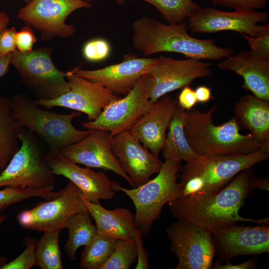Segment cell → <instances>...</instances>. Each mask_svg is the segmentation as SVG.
I'll return each instance as SVG.
<instances>
[{"label": "cell", "mask_w": 269, "mask_h": 269, "mask_svg": "<svg viewBox=\"0 0 269 269\" xmlns=\"http://www.w3.org/2000/svg\"><path fill=\"white\" fill-rule=\"evenodd\" d=\"M16 49L23 53L31 51L37 38L32 28L27 25L17 31L16 36Z\"/></svg>", "instance_id": "cell-36"}, {"label": "cell", "mask_w": 269, "mask_h": 269, "mask_svg": "<svg viewBox=\"0 0 269 269\" xmlns=\"http://www.w3.org/2000/svg\"><path fill=\"white\" fill-rule=\"evenodd\" d=\"M136 258L134 239L118 240L110 257L101 269H129Z\"/></svg>", "instance_id": "cell-32"}, {"label": "cell", "mask_w": 269, "mask_h": 269, "mask_svg": "<svg viewBox=\"0 0 269 269\" xmlns=\"http://www.w3.org/2000/svg\"><path fill=\"white\" fill-rule=\"evenodd\" d=\"M157 58H143L133 53L126 54L118 63L95 70L79 66L70 71L73 74L100 84L113 93L126 95L143 75L148 74Z\"/></svg>", "instance_id": "cell-16"}, {"label": "cell", "mask_w": 269, "mask_h": 269, "mask_svg": "<svg viewBox=\"0 0 269 269\" xmlns=\"http://www.w3.org/2000/svg\"><path fill=\"white\" fill-rule=\"evenodd\" d=\"M133 47L143 56L163 52L182 54L189 58L219 60L231 55L232 48L218 46L213 39H200L187 32L188 22L165 24L148 16L132 25Z\"/></svg>", "instance_id": "cell-2"}, {"label": "cell", "mask_w": 269, "mask_h": 269, "mask_svg": "<svg viewBox=\"0 0 269 269\" xmlns=\"http://www.w3.org/2000/svg\"><path fill=\"white\" fill-rule=\"evenodd\" d=\"M60 231L44 232L35 248V266L41 269H63L59 240Z\"/></svg>", "instance_id": "cell-29"}, {"label": "cell", "mask_w": 269, "mask_h": 269, "mask_svg": "<svg viewBox=\"0 0 269 269\" xmlns=\"http://www.w3.org/2000/svg\"><path fill=\"white\" fill-rule=\"evenodd\" d=\"M142 237L140 231L135 227L134 232V238L136 247L137 264L135 268L136 269H149L148 254L144 248Z\"/></svg>", "instance_id": "cell-39"}, {"label": "cell", "mask_w": 269, "mask_h": 269, "mask_svg": "<svg viewBox=\"0 0 269 269\" xmlns=\"http://www.w3.org/2000/svg\"><path fill=\"white\" fill-rule=\"evenodd\" d=\"M216 252L224 260L242 255L269 253V227L237 226L221 228L211 232Z\"/></svg>", "instance_id": "cell-20"}, {"label": "cell", "mask_w": 269, "mask_h": 269, "mask_svg": "<svg viewBox=\"0 0 269 269\" xmlns=\"http://www.w3.org/2000/svg\"><path fill=\"white\" fill-rule=\"evenodd\" d=\"M113 152L130 178L133 188L144 184L153 174L158 173L163 163L130 130L113 136Z\"/></svg>", "instance_id": "cell-19"}, {"label": "cell", "mask_w": 269, "mask_h": 269, "mask_svg": "<svg viewBox=\"0 0 269 269\" xmlns=\"http://www.w3.org/2000/svg\"><path fill=\"white\" fill-rule=\"evenodd\" d=\"M52 49L42 47L28 53L16 50L11 65L16 69L22 84L37 100H51L69 91L66 72L55 66Z\"/></svg>", "instance_id": "cell-8"}, {"label": "cell", "mask_w": 269, "mask_h": 269, "mask_svg": "<svg viewBox=\"0 0 269 269\" xmlns=\"http://www.w3.org/2000/svg\"><path fill=\"white\" fill-rule=\"evenodd\" d=\"M65 228L68 230L69 236L64 245V251L71 260L75 261L78 249L88 245L97 234L96 227L86 211L72 215L67 221Z\"/></svg>", "instance_id": "cell-27"}, {"label": "cell", "mask_w": 269, "mask_h": 269, "mask_svg": "<svg viewBox=\"0 0 269 269\" xmlns=\"http://www.w3.org/2000/svg\"><path fill=\"white\" fill-rule=\"evenodd\" d=\"M245 169L224 187L217 190L182 196L168 203L172 215L202 226L211 233L236 225L238 222L269 224V218L253 219L241 216L239 211L245 199L255 188L259 180Z\"/></svg>", "instance_id": "cell-1"}, {"label": "cell", "mask_w": 269, "mask_h": 269, "mask_svg": "<svg viewBox=\"0 0 269 269\" xmlns=\"http://www.w3.org/2000/svg\"><path fill=\"white\" fill-rule=\"evenodd\" d=\"M20 146L0 173V187L54 188L56 178L36 135L22 128Z\"/></svg>", "instance_id": "cell-7"}, {"label": "cell", "mask_w": 269, "mask_h": 269, "mask_svg": "<svg viewBox=\"0 0 269 269\" xmlns=\"http://www.w3.org/2000/svg\"><path fill=\"white\" fill-rule=\"evenodd\" d=\"M182 89L178 96V106L185 111L191 110L198 103L195 90L189 86Z\"/></svg>", "instance_id": "cell-40"}, {"label": "cell", "mask_w": 269, "mask_h": 269, "mask_svg": "<svg viewBox=\"0 0 269 269\" xmlns=\"http://www.w3.org/2000/svg\"><path fill=\"white\" fill-rule=\"evenodd\" d=\"M37 240L25 237L23 243L26 248L15 259L4 265L1 269H30L35 266V248Z\"/></svg>", "instance_id": "cell-33"}, {"label": "cell", "mask_w": 269, "mask_h": 269, "mask_svg": "<svg viewBox=\"0 0 269 269\" xmlns=\"http://www.w3.org/2000/svg\"><path fill=\"white\" fill-rule=\"evenodd\" d=\"M197 101L200 103H206L212 98L211 90L210 88L202 85L198 86L195 90Z\"/></svg>", "instance_id": "cell-42"}, {"label": "cell", "mask_w": 269, "mask_h": 269, "mask_svg": "<svg viewBox=\"0 0 269 269\" xmlns=\"http://www.w3.org/2000/svg\"><path fill=\"white\" fill-rule=\"evenodd\" d=\"M186 112L177 106L170 122L161 149L165 160L188 162L199 156L191 147L185 134Z\"/></svg>", "instance_id": "cell-25"}, {"label": "cell", "mask_w": 269, "mask_h": 269, "mask_svg": "<svg viewBox=\"0 0 269 269\" xmlns=\"http://www.w3.org/2000/svg\"><path fill=\"white\" fill-rule=\"evenodd\" d=\"M255 267V261L254 260H248L242 264L239 265H233L230 262H228L224 265L219 264L217 260L214 267L215 269H253Z\"/></svg>", "instance_id": "cell-41"}, {"label": "cell", "mask_w": 269, "mask_h": 269, "mask_svg": "<svg viewBox=\"0 0 269 269\" xmlns=\"http://www.w3.org/2000/svg\"><path fill=\"white\" fill-rule=\"evenodd\" d=\"M17 31L15 27L5 28L0 31V56H4L15 51V36Z\"/></svg>", "instance_id": "cell-38"}, {"label": "cell", "mask_w": 269, "mask_h": 269, "mask_svg": "<svg viewBox=\"0 0 269 269\" xmlns=\"http://www.w3.org/2000/svg\"><path fill=\"white\" fill-rule=\"evenodd\" d=\"M91 7L83 0H31L19 9L17 17L25 25L39 31L43 40H50L74 35L75 28L66 22L67 17L77 9Z\"/></svg>", "instance_id": "cell-11"}, {"label": "cell", "mask_w": 269, "mask_h": 269, "mask_svg": "<svg viewBox=\"0 0 269 269\" xmlns=\"http://www.w3.org/2000/svg\"><path fill=\"white\" fill-rule=\"evenodd\" d=\"M54 188H31L4 187L0 190V212L10 205L29 198L40 197L46 200L57 197L60 191L55 192Z\"/></svg>", "instance_id": "cell-31"}, {"label": "cell", "mask_w": 269, "mask_h": 269, "mask_svg": "<svg viewBox=\"0 0 269 269\" xmlns=\"http://www.w3.org/2000/svg\"><path fill=\"white\" fill-rule=\"evenodd\" d=\"M217 65L221 70L241 76L244 89L258 99L269 101V59L259 57L250 50L243 51L224 58Z\"/></svg>", "instance_id": "cell-22"}, {"label": "cell", "mask_w": 269, "mask_h": 269, "mask_svg": "<svg viewBox=\"0 0 269 269\" xmlns=\"http://www.w3.org/2000/svg\"><path fill=\"white\" fill-rule=\"evenodd\" d=\"M19 0L23 2L25 4H27L29 3L31 0Z\"/></svg>", "instance_id": "cell-48"}, {"label": "cell", "mask_w": 269, "mask_h": 269, "mask_svg": "<svg viewBox=\"0 0 269 269\" xmlns=\"http://www.w3.org/2000/svg\"><path fill=\"white\" fill-rule=\"evenodd\" d=\"M214 5L233 8L237 11H254L266 7L269 0H210Z\"/></svg>", "instance_id": "cell-35"}, {"label": "cell", "mask_w": 269, "mask_h": 269, "mask_svg": "<svg viewBox=\"0 0 269 269\" xmlns=\"http://www.w3.org/2000/svg\"><path fill=\"white\" fill-rule=\"evenodd\" d=\"M117 240L97 233L81 254L82 269H101L110 257Z\"/></svg>", "instance_id": "cell-28"}, {"label": "cell", "mask_w": 269, "mask_h": 269, "mask_svg": "<svg viewBox=\"0 0 269 269\" xmlns=\"http://www.w3.org/2000/svg\"><path fill=\"white\" fill-rule=\"evenodd\" d=\"M46 160L55 175L64 176L80 190L84 197L90 201L100 203L101 200H110L116 194L112 181L102 171H95L88 167H82L61 153H47Z\"/></svg>", "instance_id": "cell-18"}, {"label": "cell", "mask_w": 269, "mask_h": 269, "mask_svg": "<svg viewBox=\"0 0 269 269\" xmlns=\"http://www.w3.org/2000/svg\"><path fill=\"white\" fill-rule=\"evenodd\" d=\"M9 22L10 19L7 13L0 10V31L6 28Z\"/></svg>", "instance_id": "cell-44"}, {"label": "cell", "mask_w": 269, "mask_h": 269, "mask_svg": "<svg viewBox=\"0 0 269 269\" xmlns=\"http://www.w3.org/2000/svg\"><path fill=\"white\" fill-rule=\"evenodd\" d=\"M170 249L178 262L175 269H209L216 251L211 233L189 221L178 219L166 231Z\"/></svg>", "instance_id": "cell-9"}, {"label": "cell", "mask_w": 269, "mask_h": 269, "mask_svg": "<svg viewBox=\"0 0 269 269\" xmlns=\"http://www.w3.org/2000/svg\"><path fill=\"white\" fill-rule=\"evenodd\" d=\"M84 196L72 182L60 190L56 198L38 203L33 208L20 212L18 224L24 229L39 232L61 231L73 214L86 212Z\"/></svg>", "instance_id": "cell-10"}, {"label": "cell", "mask_w": 269, "mask_h": 269, "mask_svg": "<svg viewBox=\"0 0 269 269\" xmlns=\"http://www.w3.org/2000/svg\"><path fill=\"white\" fill-rule=\"evenodd\" d=\"M269 13L265 11H237L225 12L211 7H201L187 20L192 33H215L233 31L252 37L269 34V25L266 22Z\"/></svg>", "instance_id": "cell-13"}, {"label": "cell", "mask_w": 269, "mask_h": 269, "mask_svg": "<svg viewBox=\"0 0 269 269\" xmlns=\"http://www.w3.org/2000/svg\"><path fill=\"white\" fill-rule=\"evenodd\" d=\"M181 167V162L165 160L155 177L131 189L115 182V190L123 192L132 201L135 208L134 223L142 236L150 232L164 205L182 196L181 185L177 182Z\"/></svg>", "instance_id": "cell-6"}, {"label": "cell", "mask_w": 269, "mask_h": 269, "mask_svg": "<svg viewBox=\"0 0 269 269\" xmlns=\"http://www.w3.org/2000/svg\"><path fill=\"white\" fill-rule=\"evenodd\" d=\"M149 78L143 75L125 97L108 105L95 120L82 122L87 130H103L113 135L130 131L150 108Z\"/></svg>", "instance_id": "cell-12"}, {"label": "cell", "mask_w": 269, "mask_h": 269, "mask_svg": "<svg viewBox=\"0 0 269 269\" xmlns=\"http://www.w3.org/2000/svg\"><path fill=\"white\" fill-rule=\"evenodd\" d=\"M248 42L251 50L256 56L269 59V34L259 37L241 34Z\"/></svg>", "instance_id": "cell-37"}, {"label": "cell", "mask_w": 269, "mask_h": 269, "mask_svg": "<svg viewBox=\"0 0 269 269\" xmlns=\"http://www.w3.org/2000/svg\"><path fill=\"white\" fill-rule=\"evenodd\" d=\"M84 200L88 212L95 221L97 233L117 240L134 239V216L129 210L123 207L108 210L85 197Z\"/></svg>", "instance_id": "cell-23"}, {"label": "cell", "mask_w": 269, "mask_h": 269, "mask_svg": "<svg viewBox=\"0 0 269 269\" xmlns=\"http://www.w3.org/2000/svg\"><path fill=\"white\" fill-rule=\"evenodd\" d=\"M7 218V216L4 214H0V225Z\"/></svg>", "instance_id": "cell-46"}, {"label": "cell", "mask_w": 269, "mask_h": 269, "mask_svg": "<svg viewBox=\"0 0 269 269\" xmlns=\"http://www.w3.org/2000/svg\"><path fill=\"white\" fill-rule=\"evenodd\" d=\"M69 91L51 100L33 99L39 106L51 109L53 107L70 109L87 115L89 121L96 120L111 103L120 98L105 87L70 71L66 72Z\"/></svg>", "instance_id": "cell-14"}, {"label": "cell", "mask_w": 269, "mask_h": 269, "mask_svg": "<svg viewBox=\"0 0 269 269\" xmlns=\"http://www.w3.org/2000/svg\"><path fill=\"white\" fill-rule=\"evenodd\" d=\"M22 128L13 115L9 99L0 96V169L5 167L18 149V134Z\"/></svg>", "instance_id": "cell-26"}, {"label": "cell", "mask_w": 269, "mask_h": 269, "mask_svg": "<svg viewBox=\"0 0 269 269\" xmlns=\"http://www.w3.org/2000/svg\"><path fill=\"white\" fill-rule=\"evenodd\" d=\"M85 1H89L91 0H83ZM116 2L120 5H123L124 3L125 0H115Z\"/></svg>", "instance_id": "cell-47"}, {"label": "cell", "mask_w": 269, "mask_h": 269, "mask_svg": "<svg viewBox=\"0 0 269 269\" xmlns=\"http://www.w3.org/2000/svg\"><path fill=\"white\" fill-rule=\"evenodd\" d=\"M12 53L0 56V78L4 76L8 72L9 66L11 65Z\"/></svg>", "instance_id": "cell-43"}, {"label": "cell", "mask_w": 269, "mask_h": 269, "mask_svg": "<svg viewBox=\"0 0 269 269\" xmlns=\"http://www.w3.org/2000/svg\"><path fill=\"white\" fill-rule=\"evenodd\" d=\"M7 263V258L5 256H0V269L1 267Z\"/></svg>", "instance_id": "cell-45"}, {"label": "cell", "mask_w": 269, "mask_h": 269, "mask_svg": "<svg viewBox=\"0 0 269 269\" xmlns=\"http://www.w3.org/2000/svg\"><path fill=\"white\" fill-rule=\"evenodd\" d=\"M269 157V147L264 146L247 154L199 155L180 169L182 196L219 189L242 171Z\"/></svg>", "instance_id": "cell-5"}, {"label": "cell", "mask_w": 269, "mask_h": 269, "mask_svg": "<svg viewBox=\"0 0 269 269\" xmlns=\"http://www.w3.org/2000/svg\"><path fill=\"white\" fill-rule=\"evenodd\" d=\"M177 106V100L166 94L153 103L130 130L157 157L164 144L166 131Z\"/></svg>", "instance_id": "cell-21"}, {"label": "cell", "mask_w": 269, "mask_h": 269, "mask_svg": "<svg viewBox=\"0 0 269 269\" xmlns=\"http://www.w3.org/2000/svg\"><path fill=\"white\" fill-rule=\"evenodd\" d=\"M214 106L209 111H186L184 132L193 151L199 156L247 154L259 150L263 144L249 133L243 134L234 117L220 125L213 122Z\"/></svg>", "instance_id": "cell-3"}, {"label": "cell", "mask_w": 269, "mask_h": 269, "mask_svg": "<svg viewBox=\"0 0 269 269\" xmlns=\"http://www.w3.org/2000/svg\"><path fill=\"white\" fill-rule=\"evenodd\" d=\"M109 43L103 38H95L84 45L82 54L84 59L89 62H99L106 59L110 54Z\"/></svg>", "instance_id": "cell-34"}, {"label": "cell", "mask_w": 269, "mask_h": 269, "mask_svg": "<svg viewBox=\"0 0 269 269\" xmlns=\"http://www.w3.org/2000/svg\"><path fill=\"white\" fill-rule=\"evenodd\" d=\"M212 65L198 59L178 60L160 56L148 74L150 102L153 103L169 92L189 86L197 78L211 75Z\"/></svg>", "instance_id": "cell-15"}, {"label": "cell", "mask_w": 269, "mask_h": 269, "mask_svg": "<svg viewBox=\"0 0 269 269\" xmlns=\"http://www.w3.org/2000/svg\"><path fill=\"white\" fill-rule=\"evenodd\" d=\"M9 102L16 121L42 139L49 148L48 153H59L92 132V130H80L73 126V120L81 116L79 112L57 113L36 105L33 99L24 94H14Z\"/></svg>", "instance_id": "cell-4"}, {"label": "cell", "mask_w": 269, "mask_h": 269, "mask_svg": "<svg viewBox=\"0 0 269 269\" xmlns=\"http://www.w3.org/2000/svg\"><path fill=\"white\" fill-rule=\"evenodd\" d=\"M113 136L103 130H92L90 134L59 152L69 160L91 168L114 172L133 184L113 152Z\"/></svg>", "instance_id": "cell-17"}, {"label": "cell", "mask_w": 269, "mask_h": 269, "mask_svg": "<svg viewBox=\"0 0 269 269\" xmlns=\"http://www.w3.org/2000/svg\"><path fill=\"white\" fill-rule=\"evenodd\" d=\"M234 118L240 128L247 129L263 146H269V101L247 95L236 104Z\"/></svg>", "instance_id": "cell-24"}, {"label": "cell", "mask_w": 269, "mask_h": 269, "mask_svg": "<svg viewBox=\"0 0 269 269\" xmlns=\"http://www.w3.org/2000/svg\"><path fill=\"white\" fill-rule=\"evenodd\" d=\"M142 0L154 6L168 24L183 22L201 7L193 0Z\"/></svg>", "instance_id": "cell-30"}]
</instances>
